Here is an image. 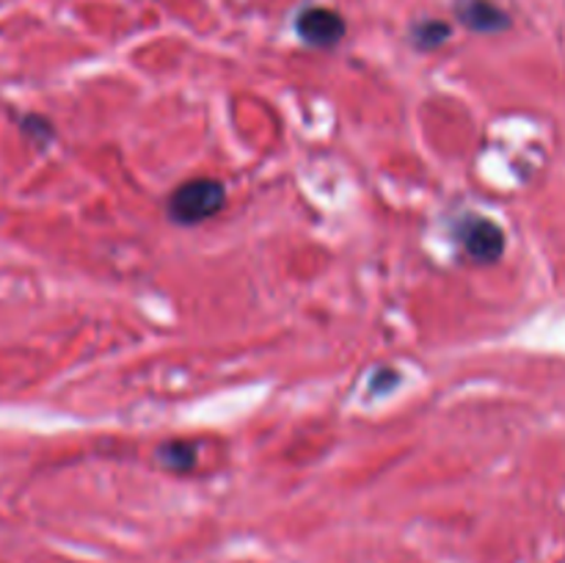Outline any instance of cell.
<instances>
[{"label": "cell", "instance_id": "obj_1", "mask_svg": "<svg viewBox=\"0 0 565 563\" xmlns=\"http://www.w3.org/2000/svg\"><path fill=\"white\" fill-rule=\"evenodd\" d=\"M226 204V188L218 180L199 177L188 180L169 196V219L182 226L202 224V221L215 219Z\"/></svg>", "mask_w": 565, "mask_h": 563}, {"label": "cell", "instance_id": "obj_2", "mask_svg": "<svg viewBox=\"0 0 565 563\" xmlns=\"http://www.w3.org/2000/svg\"><path fill=\"white\" fill-rule=\"evenodd\" d=\"M463 248L472 254L478 263H494L505 252V235L500 226L489 219H467L458 230Z\"/></svg>", "mask_w": 565, "mask_h": 563}, {"label": "cell", "instance_id": "obj_3", "mask_svg": "<svg viewBox=\"0 0 565 563\" xmlns=\"http://www.w3.org/2000/svg\"><path fill=\"white\" fill-rule=\"evenodd\" d=\"M298 36L312 47H334L345 36V22L331 9H307L296 22Z\"/></svg>", "mask_w": 565, "mask_h": 563}, {"label": "cell", "instance_id": "obj_4", "mask_svg": "<svg viewBox=\"0 0 565 563\" xmlns=\"http://www.w3.org/2000/svg\"><path fill=\"white\" fill-rule=\"evenodd\" d=\"M458 17L467 22L472 31H502L508 25L505 11L497 9L489 0H463L458 6Z\"/></svg>", "mask_w": 565, "mask_h": 563}, {"label": "cell", "instance_id": "obj_5", "mask_svg": "<svg viewBox=\"0 0 565 563\" xmlns=\"http://www.w3.org/2000/svg\"><path fill=\"white\" fill-rule=\"evenodd\" d=\"M160 464L171 472H188L196 464V447L191 442H169L158 450Z\"/></svg>", "mask_w": 565, "mask_h": 563}, {"label": "cell", "instance_id": "obj_6", "mask_svg": "<svg viewBox=\"0 0 565 563\" xmlns=\"http://www.w3.org/2000/svg\"><path fill=\"white\" fill-rule=\"evenodd\" d=\"M414 36H417L419 47L434 50V47H439L447 36H450V28H447L445 22H423V25H417Z\"/></svg>", "mask_w": 565, "mask_h": 563}]
</instances>
